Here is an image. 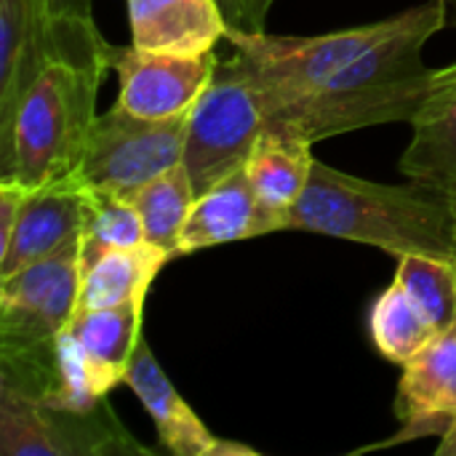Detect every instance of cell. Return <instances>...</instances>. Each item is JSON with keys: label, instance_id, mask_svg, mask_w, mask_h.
<instances>
[{"label": "cell", "instance_id": "cell-1", "mask_svg": "<svg viewBox=\"0 0 456 456\" xmlns=\"http://www.w3.org/2000/svg\"><path fill=\"white\" fill-rule=\"evenodd\" d=\"M446 13V0L406 8L393 35L305 96L273 110L267 126L291 131L315 144L355 128L398 120L411 123L441 75V69L425 64L422 48L444 29Z\"/></svg>", "mask_w": 456, "mask_h": 456}, {"label": "cell", "instance_id": "cell-2", "mask_svg": "<svg viewBox=\"0 0 456 456\" xmlns=\"http://www.w3.org/2000/svg\"><path fill=\"white\" fill-rule=\"evenodd\" d=\"M286 230L363 243L401 256L456 262V192L411 179L379 184L315 158L310 182L286 214Z\"/></svg>", "mask_w": 456, "mask_h": 456}, {"label": "cell", "instance_id": "cell-3", "mask_svg": "<svg viewBox=\"0 0 456 456\" xmlns=\"http://www.w3.org/2000/svg\"><path fill=\"white\" fill-rule=\"evenodd\" d=\"M107 69V61L53 59L32 77L0 123V182L40 190L75 174Z\"/></svg>", "mask_w": 456, "mask_h": 456}, {"label": "cell", "instance_id": "cell-4", "mask_svg": "<svg viewBox=\"0 0 456 456\" xmlns=\"http://www.w3.org/2000/svg\"><path fill=\"white\" fill-rule=\"evenodd\" d=\"M401 21L403 11L390 19L313 37L270 35L265 29L230 27L227 40L235 48L230 64L254 86L267 118L273 110L305 96L307 91L329 80L334 72L371 51L377 43L393 35Z\"/></svg>", "mask_w": 456, "mask_h": 456}, {"label": "cell", "instance_id": "cell-5", "mask_svg": "<svg viewBox=\"0 0 456 456\" xmlns=\"http://www.w3.org/2000/svg\"><path fill=\"white\" fill-rule=\"evenodd\" d=\"M53 59L110 64V43L99 35L88 5L80 0H0V123Z\"/></svg>", "mask_w": 456, "mask_h": 456}, {"label": "cell", "instance_id": "cell-6", "mask_svg": "<svg viewBox=\"0 0 456 456\" xmlns=\"http://www.w3.org/2000/svg\"><path fill=\"white\" fill-rule=\"evenodd\" d=\"M187 115L171 120L139 118L118 104L96 115L86 152L69 184L88 192L131 198L139 187L182 163Z\"/></svg>", "mask_w": 456, "mask_h": 456}, {"label": "cell", "instance_id": "cell-7", "mask_svg": "<svg viewBox=\"0 0 456 456\" xmlns=\"http://www.w3.org/2000/svg\"><path fill=\"white\" fill-rule=\"evenodd\" d=\"M265 126L267 118L254 86L230 59H219L214 80L190 110L184 134L182 166L192 179L195 195L243 168Z\"/></svg>", "mask_w": 456, "mask_h": 456}, {"label": "cell", "instance_id": "cell-8", "mask_svg": "<svg viewBox=\"0 0 456 456\" xmlns=\"http://www.w3.org/2000/svg\"><path fill=\"white\" fill-rule=\"evenodd\" d=\"M80 299V243L0 278V361L37 353L69 326Z\"/></svg>", "mask_w": 456, "mask_h": 456}, {"label": "cell", "instance_id": "cell-9", "mask_svg": "<svg viewBox=\"0 0 456 456\" xmlns=\"http://www.w3.org/2000/svg\"><path fill=\"white\" fill-rule=\"evenodd\" d=\"M219 56H174L110 43V67L118 72V107L150 118L171 120L187 115L216 75Z\"/></svg>", "mask_w": 456, "mask_h": 456}, {"label": "cell", "instance_id": "cell-10", "mask_svg": "<svg viewBox=\"0 0 456 456\" xmlns=\"http://www.w3.org/2000/svg\"><path fill=\"white\" fill-rule=\"evenodd\" d=\"M395 414L401 433L363 452L417 441L425 436H444L456 419V321L438 331L406 366L398 382Z\"/></svg>", "mask_w": 456, "mask_h": 456}, {"label": "cell", "instance_id": "cell-11", "mask_svg": "<svg viewBox=\"0 0 456 456\" xmlns=\"http://www.w3.org/2000/svg\"><path fill=\"white\" fill-rule=\"evenodd\" d=\"M86 206L88 192L67 179L29 190L19 208L13 235L0 254V278L80 243L86 230Z\"/></svg>", "mask_w": 456, "mask_h": 456}, {"label": "cell", "instance_id": "cell-12", "mask_svg": "<svg viewBox=\"0 0 456 456\" xmlns=\"http://www.w3.org/2000/svg\"><path fill=\"white\" fill-rule=\"evenodd\" d=\"M126 8L131 43L142 51L208 56L230 29L219 0H126Z\"/></svg>", "mask_w": 456, "mask_h": 456}, {"label": "cell", "instance_id": "cell-13", "mask_svg": "<svg viewBox=\"0 0 456 456\" xmlns=\"http://www.w3.org/2000/svg\"><path fill=\"white\" fill-rule=\"evenodd\" d=\"M278 230L281 222L262 208L246 179V171L238 168L235 174H230L227 179H222L219 184L195 198L192 211L182 230L179 256Z\"/></svg>", "mask_w": 456, "mask_h": 456}, {"label": "cell", "instance_id": "cell-14", "mask_svg": "<svg viewBox=\"0 0 456 456\" xmlns=\"http://www.w3.org/2000/svg\"><path fill=\"white\" fill-rule=\"evenodd\" d=\"M144 302H126L118 307L77 310L67 326L80 355L88 363V371L96 382V390L107 398L120 382H126L128 363L142 339V315Z\"/></svg>", "mask_w": 456, "mask_h": 456}, {"label": "cell", "instance_id": "cell-15", "mask_svg": "<svg viewBox=\"0 0 456 456\" xmlns=\"http://www.w3.org/2000/svg\"><path fill=\"white\" fill-rule=\"evenodd\" d=\"M126 385L136 393L152 417L163 446L176 456H208L216 438L206 430L198 414L184 403L171 379L155 361L147 339L142 337L126 371Z\"/></svg>", "mask_w": 456, "mask_h": 456}, {"label": "cell", "instance_id": "cell-16", "mask_svg": "<svg viewBox=\"0 0 456 456\" xmlns=\"http://www.w3.org/2000/svg\"><path fill=\"white\" fill-rule=\"evenodd\" d=\"M411 131L401 171L409 179L456 192V61L441 69L428 102L411 120Z\"/></svg>", "mask_w": 456, "mask_h": 456}, {"label": "cell", "instance_id": "cell-17", "mask_svg": "<svg viewBox=\"0 0 456 456\" xmlns=\"http://www.w3.org/2000/svg\"><path fill=\"white\" fill-rule=\"evenodd\" d=\"M313 163V142L291 131L265 126L243 166L256 200L281 222V230H286V214L310 182Z\"/></svg>", "mask_w": 456, "mask_h": 456}, {"label": "cell", "instance_id": "cell-18", "mask_svg": "<svg viewBox=\"0 0 456 456\" xmlns=\"http://www.w3.org/2000/svg\"><path fill=\"white\" fill-rule=\"evenodd\" d=\"M171 262L166 251L152 243L136 248L80 251V299L77 310L118 307L126 302L147 299L150 286L160 267Z\"/></svg>", "mask_w": 456, "mask_h": 456}, {"label": "cell", "instance_id": "cell-19", "mask_svg": "<svg viewBox=\"0 0 456 456\" xmlns=\"http://www.w3.org/2000/svg\"><path fill=\"white\" fill-rule=\"evenodd\" d=\"M195 198L198 195H195L192 179L187 168L179 163L163 171L160 176H155L152 182H147L144 187H139L128 200L139 211L147 243L158 246L171 259H176L182 230L192 211Z\"/></svg>", "mask_w": 456, "mask_h": 456}, {"label": "cell", "instance_id": "cell-20", "mask_svg": "<svg viewBox=\"0 0 456 456\" xmlns=\"http://www.w3.org/2000/svg\"><path fill=\"white\" fill-rule=\"evenodd\" d=\"M369 323L379 355L398 366H406L438 334L398 278L374 302Z\"/></svg>", "mask_w": 456, "mask_h": 456}, {"label": "cell", "instance_id": "cell-21", "mask_svg": "<svg viewBox=\"0 0 456 456\" xmlns=\"http://www.w3.org/2000/svg\"><path fill=\"white\" fill-rule=\"evenodd\" d=\"M0 454L64 456L53 411L5 385H0Z\"/></svg>", "mask_w": 456, "mask_h": 456}, {"label": "cell", "instance_id": "cell-22", "mask_svg": "<svg viewBox=\"0 0 456 456\" xmlns=\"http://www.w3.org/2000/svg\"><path fill=\"white\" fill-rule=\"evenodd\" d=\"M395 278L428 321L444 331L456 321V262L436 256H401Z\"/></svg>", "mask_w": 456, "mask_h": 456}, {"label": "cell", "instance_id": "cell-23", "mask_svg": "<svg viewBox=\"0 0 456 456\" xmlns=\"http://www.w3.org/2000/svg\"><path fill=\"white\" fill-rule=\"evenodd\" d=\"M88 192V190H86ZM147 243L139 211L128 198L88 192L86 206V230L80 240V251H107V248H136Z\"/></svg>", "mask_w": 456, "mask_h": 456}, {"label": "cell", "instance_id": "cell-24", "mask_svg": "<svg viewBox=\"0 0 456 456\" xmlns=\"http://www.w3.org/2000/svg\"><path fill=\"white\" fill-rule=\"evenodd\" d=\"M29 190L13 184V182H0V254L5 251L11 235H13V227H16V216H19V208L24 203Z\"/></svg>", "mask_w": 456, "mask_h": 456}, {"label": "cell", "instance_id": "cell-25", "mask_svg": "<svg viewBox=\"0 0 456 456\" xmlns=\"http://www.w3.org/2000/svg\"><path fill=\"white\" fill-rule=\"evenodd\" d=\"M243 3L248 13V29H265V19H267L273 0H243Z\"/></svg>", "mask_w": 456, "mask_h": 456}, {"label": "cell", "instance_id": "cell-26", "mask_svg": "<svg viewBox=\"0 0 456 456\" xmlns=\"http://www.w3.org/2000/svg\"><path fill=\"white\" fill-rule=\"evenodd\" d=\"M224 13H227V21L230 27H243L248 29V13H246V3L243 0H219Z\"/></svg>", "mask_w": 456, "mask_h": 456}, {"label": "cell", "instance_id": "cell-27", "mask_svg": "<svg viewBox=\"0 0 456 456\" xmlns=\"http://www.w3.org/2000/svg\"><path fill=\"white\" fill-rule=\"evenodd\" d=\"M208 456H259L254 449L243 446V444H232V441H219L211 446V454Z\"/></svg>", "mask_w": 456, "mask_h": 456}, {"label": "cell", "instance_id": "cell-28", "mask_svg": "<svg viewBox=\"0 0 456 456\" xmlns=\"http://www.w3.org/2000/svg\"><path fill=\"white\" fill-rule=\"evenodd\" d=\"M438 456H456V419L449 425V430L441 436V444L436 449Z\"/></svg>", "mask_w": 456, "mask_h": 456}, {"label": "cell", "instance_id": "cell-29", "mask_svg": "<svg viewBox=\"0 0 456 456\" xmlns=\"http://www.w3.org/2000/svg\"><path fill=\"white\" fill-rule=\"evenodd\" d=\"M446 5H449V11L454 13V21H456V0H446Z\"/></svg>", "mask_w": 456, "mask_h": 456}]
</instances>
